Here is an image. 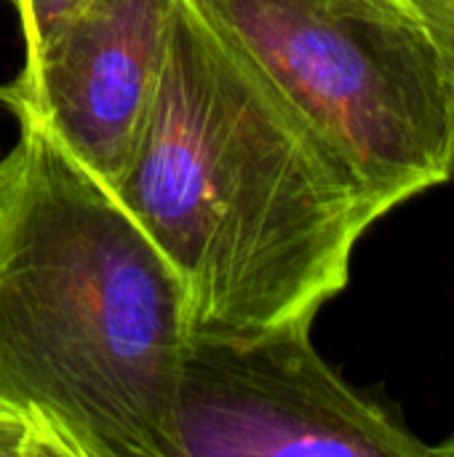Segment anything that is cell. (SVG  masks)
I'll return each instance as SVG.
<instances>
[{"instance_id": "1", "label": "cell", "mask_w": 454, "mask_h": 457, "mask_svg": "<svg viewBox=\"0 0 454 457\" xmlns=\"http://www.w3.org/2000/svg\"><path fill=\"white\" fill-rule=\"evenodd\" d=\"M115 195L177 270L190 332L211 335L316 319L383 217L193 0H177Z\"/></svg>"}, {"instance_id": "2", "label": "cell", "mask_w": 454, "mask_h": 457, "mask_svg": "<svg viewBox=\"0 0 454 457\" xmlns=\"http://www.w3.org/2000/svg\"><path fill=\"white\" fill-rule=\"evenodd\" d=\"M16 123L0 161V402L70 457H169L185 287L107 185Z\"/></svg>"}, {"instance_id": "3", "label": "cell", "mask_w": 454, "mask_h": 457, "mask_svg": "<svg viewBox=\"0 0 454 457\" xmlns=\"http://www.w3.org/2000/svg\"><path fill=\"white\" fill-rule=\"evenodd\" d=\"M385 214L454 174L431 35L409 0H193Z\"/></svg>"}, {"instance_id": "4", "label": "cell", "mask_w": 454, "mask_h": 457, "mask_svg": "<svg viewBox=\"0 0 454 457\" xmlns=\"http://www.w3.org/2000/svg\"><path fill=\"white\" fill-rule=\"evenodd\" d=\"M313 319L260 332H187L169 457H420L401 415L345 383L316 351Z\"/></svg>"}, {"instance_id": "5", "label": "cell", "mask_w": 454, "mask_h": 457, "mask_svg": "<svg viewBox=\"0 0 454 457\" xmlns=\"http://www.w3.org/2000/svg\"><path fill=\"white\" fill-rule=\"evenodd\" d=\"M177 0H94L0 86L13 118L51 139L112 193L150 107Z\"/></svg>"}, {"instance_id": "6", "label": "cell", "mask_w": 454, "mask_h": 457, "mask_svg": "<svg viewBox=\"0 0 454 457\" xmlns=\"http://www.w3.org/2000/svg\"><path fill=\"white\" fill-rule=\"evenodd\" d=\"M0 457H70L32 415L0 402Z\"/></svg>"}, {"instance_id": "7", "label": "cell", "mask_w": 454, "mask_h": 457, "mask_svg": "<svg viewBox=\"0 0 454 457\" xmlns=\"http://www.w3.org/2000/svg\"><path fill=\"white\" fill-rule=\"evenodd\" d=\"M19 19L24 48H35L80 16L94 0H5Z\"/></svg>"}, {"instance_id": "8", "label": "cell", "mask_w": 454, "mask_h": 457, "mask_svg": "<svg viewBox=\"0 0 454 457\" xmlns=\"http://www.w3.org/2000/svg\"><path fill=\"white\" fill-rule=\"evenodd\" d=\"M409 5L425 24L431 43L436 48V56H439L454 142V0H409Z\"/></svg>"}, {"instance_id": "9", "label": "cell", "mask_w": 454, "mask_h": 457, "mask_svg": "<svg viewBox=\"0 0 454 457\" xmlns=\"http://www.w3.org/2000/svg\"><path fill=\"white\" fill-rule=\"evenodd\" d=\"M433 455H454V434L444 442V445H436V447H433Z\"/></svg>"}]
</instances>
